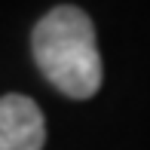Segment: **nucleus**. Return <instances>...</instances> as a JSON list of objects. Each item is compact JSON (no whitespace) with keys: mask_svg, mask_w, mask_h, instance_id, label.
<instances>
[{"mask_svg":"<svg viewBox=\"0 0 150 150\" xmlns=\"http://www.w3.org/2000/svg\"><path fill=\"white\" fill-rule=\"evenodd\" d=\"M46 120L28 95L0 98V150H43Z\"/></svg>","mask_w":150,"mask_h":150,"instance_id":"obj_2","label":"nucleus"},{"mask_svg":"<svg viewBox=\"0 0 150 150\" xmlns=\"http://www.w3.org/2000/svg\"><path fill=\"white\" fill-rule=\"evenodd\" d=\"M34 58L43 77L67 98L86 101L101 89L95 25L77 6H55L34 28Z\"/></svg>","mask_w":150,"mask_h":150,"instance_id":"obj_1","label":"nucleus"}]
</instances>
